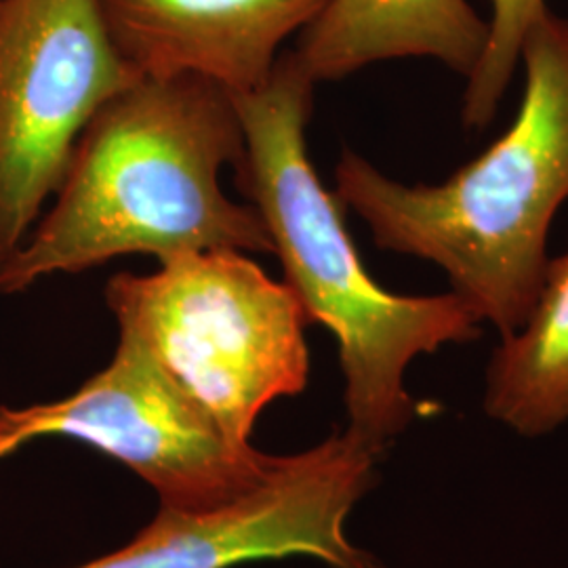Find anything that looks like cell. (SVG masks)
I'll use <instances>...</instances> for the list:
<instances>
[{
	"label": "cell",
	"mask_w": 568,
	"mask_h": 568,
	"mask_svg": "<svg viewBox=\"0 0 568 568\" xmlns=\"http://www.w3.org/2000/svg\"><path fill=\"white\" fill-rule=\"evenodd\" d=\"M105 302L241 447L267 406L307 386L304 307L243 251H192L154 274H114Z\"/></svg>",
	"instance_id": "277c9868"
},
{
	"label": "cell",
	"mask_w": 568,
	"mask_h": 568,
	"mask_svg": "<svg viewBox=\"0 0 568 568\" xmlns=\"http://www.w3.org/2000/svg\"><path fill=\"white\" fill-rule=\"evenodd\" d=\"M487 41L488 20L469 0H326L293 53L316 84L408 58L440 61L467 81Z\"/></svg>",
	"instance_id": "9c48e42d"
},
{
	"label": "cell",
	"mask_w": 568,
	"mask_h": 568,
	"mask_svg": "<svg viewBox=\"0 0 568 568\" xmlns=\"http://www.w3.org/2000/svg\"><path fill=\"white\" fill-rule=\"evenodd\" d=\"M483 406L520 438L568 426V248L549 257L527 321L493 349Z\"/></svg>",
	"instance_id": "30bf717a"
},
{
	"label": "cell",
	"mask_w": 568,
	"mask_h": 568,
	"mask_svg": "<svg viewBox=\"0 0 568 568\" xmlns=\"http://www.w3.org/2000/svg\"><path fill=\"white\" fill-rule=\"evenodd\" d=\"M326 0H100L122 61L140 79L196 77L248 93L270 81L286 39Z\"/></svg>",
	"instance_id": "ba28073f"
},
{
	"label": "cell",
	"mask_w": 568,
	"mask_h": 568,
	"mask_svg": "<svg viewBox=\"0 0 568 568\" xmlns=\"http://www.w3.org/2000/svg\"><path fill=\"white\" fill-rule=\"evenodd\" d=\"M39 438H70L129 467L163 509L204 511L260 487L281 455L232 443L156 356L119 328L112 361L74 394L0 406V457Z\"/></svg>",
	"instance_id": "5b68a950"
},
{
	"label": "cell",
	"mask_w": 568,
	"mask_h": 568,
	"mask_svg": "<svg viewBox=\"0 0 568 568\" xmlns=\"http://www.w3.org/2000/svg\"><path fill=\"white\" fill-rule=\"evenodd\" d=\"M377 457L349 432L278 464L260 487L204 511L159 509L124 548L77 568H236L304 556L326 568H387L347 537L377 483Z\"/></svg>",
	"instance_id": "52a82bcc"
},
{
	"label": "cell",
	"mask_w": 568,
	"mask_h": 568,
	"mask_svg": "<svg viewBox=\"0 0 568 568\" xmlns=\"http://www.w3.org/2000/svg\"><path fill=\"white\" fill-rule=\"evenodd\" d=\"M138 81L100 0H0V264L55 196L84 126Z\"/></svg>",
	"instance_id": "8992f818"
},
{
	"label": "cell",
	"mask_w": 568,
	"mask_h": 568,
	"mask_svg": "<svg viewBox=\"0 0 568 568\" xmlns=\"http://www.w3.org/2000/svg\"><path fill=\"white\" fill-rule=\"evenodd\" d=\"M488 41L476 72L467 79L462 119L469 131H485L520 63L523 41L532 21L548 11L546 0H488Z\"/></svg>",
	"instance_id": "8fae6325"
},
{
	"label": "cell",
	"mask_w": 568,
	"mask_h": 568,
	"mask_svg": "<svg viewBox=\"0 0 568 568\" xmlns=\"http://www.w3.org/2000/svg\"><path fill=\"white\" fill-rule=\"evenodd\" d=\"M314 89L288 51L264 87L230 93L246 142L236 183L262 213L272 255L307 323L325 326L337 342L345 432L382 457L419 417V403L406 389L408 366L447 345L476 342L483 323L453 291L398 295L366 272L344 204L310 161L305 131Z\"/></svg>",
	"instance_id": "7a4b0ae2"
},
{
	"label": "cell",
	"mask_w": 568,
	"mask_h": 568,
	"mask_svg": "<svg viewBox=\"0 0 568 568\" xmlns=\"http://www.w3.org/2000/svg\"><path fill=\"white\" fill-rule=\"evenodd\" d=\"M525 93L487 150L440 183L406 185L345 148L335 194L377 248L438 265L450 291L501 337L527 321L568 203V20L548 9L523 41Z\"/></svg>",
	"instance_id": "3957f363"
},
{
	"label": "cell",
	"mask_w": 568,
	"mask_h": 568,
	"mask_svg": "<svg viewBox=\"0 0 568 568\" xmlns=\"http://www.w3.org/2000/svg\"><path fill=\"white\" fill-rule=\"evenodd\" d=\"M244 150L224 87L196 77L140 79L84 126L55 203L0 264V295L135 253L161 264L211 248L274 253L262 213L227 199L220 183Z\"/></svg>",
	"instance_id": "6da1fadb"
}]
</instances>
